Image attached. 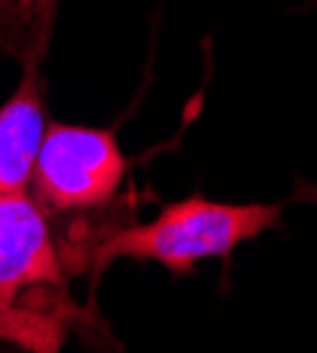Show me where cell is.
Instances as JSON below:
<instances>
[{"mask_svg":"<svg viewBox=\"0 0 317 353\" xmlns=\"http://www.w3.org/2000/svg\"><path fill=\"white\" fill-rule=\"evenodd\" d=\"M60 221L28 192H0V342L54 353L79 328L71 277L94 266V246H71Z\"/></svg>","mask_w":317,"mask_h":353,"instance_id":"6da1fadb","label":"cell"},{"mask_svg":"<svg viewBox=\"0 0 317 353\" xmlns=\"http://www.w3.org/2000/svg\"><path fill=\"white\" fill-rule=\"evenodd\" d=\"M280 203H224L190 195L164 203L148 223L113 226L94 246V266L113 260H151L173 274H190L195 263L229 257L280 223Z\"/></svg>","mask_w":317,"mask_h":353,"instance_id":"7a4b0ae2","label":"cell"},{"mask_svg":"<svg viewBox=\"0 0 317 353\" xmlns=\"http://www.w3.org/2000/svg\"><path fill=\"white\" fill-rule=\"evenodd\" d=\"M131 164L113 128L48 119L26 192L51 215H85L117 201Z\"/></svg>","mask_w":317,"mask_h":353,"instance_id":"3957f363","label":"cell"},{"mask_svg":"<svg viewBox=\"0 0 317 353\" xmlns=\"http://www.w3.org/2000/svg\"><path fill=\"white\" fill-rule=\"evenodd\" d=\"M46 125L43 79L37 60H28L15 94L0 105V192H26Z\"/></svg>","mask_w":317,"mask_h":353,"instance_id":"277c9868","label":"cell"},{"mask_svg":"<svg viewBox=\"0 0 317 353\" xmlns=\"http://www.w3.org/2000/svg\"><path fill=\"white\" fill-rule=\"evenodd\" d=\"M295 201H303V203H314V207H317V184H309V181H298V190H295Z\"/></svg>","mask_w":317,"mask_h":353,"instance_id":"5b68a950","label":"cell"}]
</instances>
